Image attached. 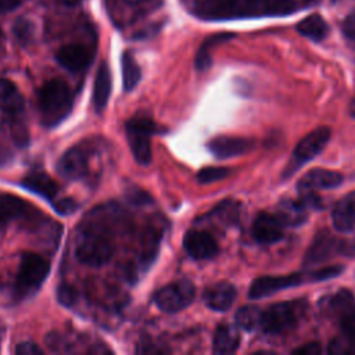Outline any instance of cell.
Masks as SVG:
<instances>
[{
  "label": "cell",
  "instance_id": "obj_43",
  "mask_svg": "<svg viewBox=\"0 0 355 355\" xmlns=\"http://www.w3.org/2000/svg\"><path fill=\"white\" fill-rule=\"evenodd\" d=\"M24 0H0V12H8L15 10Z\"/></svg>",
  "mask_w": 355,
  "mask_h": 355
},
{
  "label": "cell",
  "instance_id": "obj_38",
  "mask_svg": "<svg viewBox=\"0 0 355 355\" xmlns=\"http://www.w3.org/2000/svg\"><path fill=\"white\" fill-rule=\"evenodd\" d=\"M343 32H344V35H345L349 40L355 42V10H352V11L345 17V19H344V22H343Z\"/></svg>",
  "mask_w": 355,
  "mask_h": 355
},
{
  "label": "cell",
  "instance_id": "obj_21",
  "mask_svg": "<svg viewBox=\"0 0 355 355\" xmlns=\"http://www.w3.org/2000/svg\"><path fill=\"white\" fill-rule=\"evenodd\" d=\"M112 87V79H111V71L108 64L101 62V65L97 69L94 85H93V105L96 112H101L108 103L110 94Z\"/></svg>",
  "mask_w": 355,
  "mask_h": 355
},
{
  "label": "cell",
  "instance_id": "obj_3",
  "mask_svg": "<svg viewBox=\"0 0 355 355\" xmlns=\"http://www.w3.org/2000/svg\"><path fill=\"white\" fill-rule=\"evenodd\" d=\"M331 130L327 126H320L305 135L295 146L291 159L288 161L283 178H288L295 173L304 164L313 159L329 143Z\"/></svg>",
  "mask_w": 355,
  "mask_h": 355
},
{
  "label": "cell",
  "instance_id": "obj_28",
  "mask_svg": "<svg viewBox=\"0 0 355 355\" xmlns=\"http://www.w3.org/2000/svg\"><path fill=\"white\" fill-rule=\"evenodd\" d=\"M261 319H262V311L254 305L241 306V308H239V311L234 315L236 324L240 329L247 330V331L261 327Z\"/></svg>",
  "mask_w": 355,
  "mask_h": 355
},
{
  "label": "cell",
  "instance_id": "obj_33",
  "mask_svg": "<svg viewBox=\"0 0 355 355\" xmlns=\"http://www.w3.org/2000/svg\"><path fill=\"white\" fill-rule=\"evenodd\" d=\"M295 0H263L262 12L268 15H284L294 10Z\"/></svg>",
  "mask_w": 355,
  "mask_h": 355
},
{
  "label": "cell",
  "instance_id": "obj_19",
  "mask_svg": "<svg viewBox=\"0 0 355 355\" xmlns=\"http://www.w3.org/2000/svg\"><path fill=\"white\" fill-rule=\"evenodd\" d=\"M55 58L58 64L65 69L71 72H79L87 68L92 61V54L82 44H67L57 51Z\"/></svg>",
  "mask_w": 355,
  "mask_h": 355
},
{
  "label": "cell",
  "instance_id": "obj_29",
  "mask_svg": "<svg viewBox=\"0 0 355 355\" xmlns=\"http://www.w3.org/2000/svg\"><path fill=\"white\" fill-rule=\"evenodd\" d=\"M234 35L232 33H218V35H214L211 37H208L202 46L200 47L198 53H197V57H196V68L198 71H204L207 68H209L211 65V55H209V49L220 42H226L229 39H232Z\"/></svg>",
  "mask_w": 355,
  "mask_h": 355
},
{
  "label": "cell",
  "instance_id": "obj_44",
  "mask_svg": "<svg viewBox=\"0 0 355 355\" xmlns=\"http://www.w3.org/2000/svg\"><path fill=\"white\" fill-rule=\"evenodd\" d=\"M349 114L355 118V97L352 98V101H351V104H349Z\"/></svg>",
  "mask_w": 355,
  "mask_h": 355
},
{
  "label": "cell",
  "instance_id": "obj_42",
  "mask_svg": "<svg viewBox=\"0 0 355 355\" xmlns=\"http://www.w3.org/2000/svg\"><path fill=\"white\" fill-rule=\"evenodd\" d=\"M322 348L318 343H308L297 349L293 351V354H298V355H316V354H320Z\"/></svg>",
  "mask_w": 355,
  "mask_h": 355
},
{
  "label": "cell",
  "instance_id": "obj_41",
  "mask_svg": "<svg viewBox=\"0 0 355 355\" xmlns=\"http://www.w3.org/2000/svg\"><path fill=\"white\" fill-rule=\"evenodd\" d=\"M338 254H343L345 257H355V234L351 239L340 240Z\"/></svg>",
  "mask_w": 355,
  "mask_h": 355
},
{
  "label": "cell",
  "instance_id": "obj_4",
  "mask_svg": "<svg viewBox=\"0 0 355 355\" xmlns=\"http://www.w3.org/2000/svg\"><path fill=\"white\" fill-rule=\"evenodd\" d=\"M157 132L158 128L148 118L137 116L126 123V139L136 162L140 165L146 166L151 162L150 136Z\"/></svg>",
  "mask_w": 355,
  "mask_h": 355
},
{
  "label": "cell",
  "instance_id": "obj_40",
  "mask_svg": "<svg viewBox=\"0 0 355 355\" xmlns=\"http://www.w3.org/2000/svg\"><path fill=\"white\" fill-rule=\"evenodd\" d=\"M76 207H78V204L72 198H62L54 204V209L62 215L72 214L76 209Z\"/></svg>",
  "mask_w": 355,
  "mask_h": 355
},
{
  "label": "cell",
  "instance_id": "obj_34",
  "mask_svg": "<svg viewBox=\"0 0 355 355\" xmlns=\"http://www.w3.org/2000/svg\"><path fill=\"white\" fill-rule=\"evenodd\" d=\"M230 173L229 169L222 166H205L197 172V180L200 183H212L226 178Z\"/></svg>",
  "mask_w": 355,
  "mask_h": 355
},
{
  "label": "cell",
  "instance_id": "obj_32",
  "mask_svg": "<svg viewBox=\"0 0 355 355\" xmlns=\"http://www.w3.org/2000/svg\"><path fill=\"white\" fill-rule=\"evenodd\" d=\"M329 352L333 355H351L355 354V338L341 333L329 343Z\"/></svg>",
  "mask_w": 355,
  "mask_h": 355
},
{
  "label": "cell",
  "instance_id": "obj_20",
  "mask_svg": "<svg viewBox=\"0 0 355 355\" xmlns=\"http://www.w3.org/2000/svg\"><path fill=\"white\" fill-rule=\"evenodd\" d=\"M284 226L297 227L305 223L308 219V207L304 201L294 198H284L276 207L275 214Z\"/></svg>",
  "mask_w": 355,
  "mask_h": 355
},
{
  "label": "cell",
  "instance_id": "obj_10",
  "mask_svg": "<svg viewBox=\"0 0 355 355\" xmlns=\"http://www.w3.org/2000/svg\"><path fill=\"white\" fill-rule=\"evenodd\" d=\"M297 324V308L294 304H273L262 312L261 329L269 334H280Z\"/></svg>",
  "mask_w": 355,
  "mask_h": 355
},
{
  "label": "cell",
  "instance_id": "obj_6",
  "mask_svg": "<svg viewBox=\"0 0 355 355\" xmlns=\"http://www.w3.org/2000/svg\"><path fill=\"white\" fill-rule=\"evenodd\" d=\"M323 309L338 322L341 331L355 338V297L347 288L323 298Z\"/></svg>",
  "mask_w": 355,
  "mask_h": 355
},
{
  "label": "cell",
  "instance_id": "obj_2",
  "mask_svg": "<svg viewBox=\"0 0 355 355\" xmlns=\"http://www.w3.org/2000/svg\"><path fill=\"white\" fill-rule=\"evenodd\" d=\"M72 103L71 89L64 80L51 79L46 82L37 96L40 122L47 128L58 125L71 112Z\"/></svg>",
  "mask_w": 355,
  "mask_h": 355
},
{
  "label": "cell",
  "instance_id": "obj_17",
  "mask_svg": "<svg viewBox=\"0 0 355 355\" xmlns=\"http://www.w3.org/2000/svg\"><path fill=\"white\" fill-rule=\"evenodd\" d=\"M343 175L336 172V171H330V169H311L309 172H306L300 182L297 183L298 191L301 190H320V189H333L337 187L343 183Z\"/></svg>",
  "mask_w": 355,
  "mask_h": 355
},
{
  "label": "cell",
  "instance_id": "obj_45",
  "mask_svg": "<svg viewBox=\"0 0 355 355\" xmlns=\"http://www.w3.org/2000/svg\"><path fill=\"white\" fill-rule=\"evenodd\" d=\"M64 4H68V6H73V4H78L80 0H61Z\"/></svg>",
  "mask_w": 355,
  "mask_h": 355
},
{
  "label": "cell",
  "instance_id": "obj_12",
  "mask_svg": "<svg viewBox=\"0 0 355 355\" xmlns=\"http://www.w3.org/2000/svg\"><path fill=\"white\" fill-rule=\"evenodd\" d=\"M255 146V141L245 137H234V136H218L207 143L208 150L216 158H232L241 154L248 153Z\"/></svg>",
  "mask_w": 355,
  "mask_h": 355
},
{
  "label": "cell",
  "instance_id": "obj_22",
  "mask_svg": "<svg viewBox=\"0 0 355 355\" xmlns=\"http://www.w3.org/2000/svg\"><path fill=\"white\" fill-rule=\"evenodd\" d=\"M21 186H24L26 190L33 191L35 194L46 198V200H53L58 191L57 183L46 173L43 172H32L26 175L21 180Z\"/></svg>",
  "mask_w": 355,
  "mask_h": 355
},
{
  "label": "cell",
  "instance_id": "obj_46",
  "mask_svg": "<svg viewBox=\"0 0 355 355\" xmlns=\"http://www.w3.org/2000/svg\"><path fill=\"white\" fill-rule=\"evenodd\" d=\"M0 37H1V32H0Z\"/></svg>",
  "mask_w": 355,
  "mask_h": 355
},
{
  "label": "cell",
  "instance_id": "obj_14",
  "mask_svg": "<svg viewBox=\"0 0 355 355\" xmlns=\"http://www.w3.org/2000/svg\"><path fill=\"white\" fill-rule=\"evenodd\" d=\"M87 168L89 158L80 147L69 148L61 155L60 161L57 162L58 173L68 180H76L83 178L87 173Z\"/></svg>",
  "mask_w": 355,
  "mask_h": 355
},
{
  "label": "cell",
  "instance_id": "obj_25",
  "mask_svg": "<svg viewBox=\"0 0 355 355\" xmlns=\"http://www.w3.org/2000/svg\"><path fill=\"white\" fill-rule=\"evenodd\" d=\"M297 31L311 40L320 42L327 36L329 25L320 15L312 14L297 24Z\"/></svg>",
  "mask_w": 355,
  "mask_h": 355
},
{
  "label": "cell",
  "instance_id": "obj_24",
  "mask_svg": "<svg viewBox=\"0 0 355 355\" xmlns=\"http://www.w3.org/2000/svg\"><path fill=\"white\" fill-rule=\"evenodd\" d=\"M240 334L230 324H220L215 330L212 348L215 354H232L239 348Z\"/></svg>",
  "mask_w": 355,
  "mask_h": 355
},
{
  "label": "cell",
  "instance_id": "obj_5",
  "mask_svg": "<svg viewBox=\"0 0 355 355\" xmlns=\"http://www.w3.org/2000/svg\"><path fill=\"white\" fill-rule=\"evenodd\" d=\"M196 295V288L190 280H178L171 284L161 287L154 294L155 305L166 312V313H176L184 308H187Z\"/></svg>",
  "mask_w": 355,
  "mask_h": 355
},
{
  "label": "cell",
  "instance_id": "obj_37",
  "mask_svg": "<svg viewBox=\"0 0 355 355\" xmlns=\"http://www.w3.org/2000/svg\"><path fill=\"white\" fill-rule=\"evenodd\" d=\"M15 352L19 355H40L43 354V351L39 348V345H36L32 341H22L17 345Z\"/></svg>",
  "mask_w": 355,
  "mask_h": 355
},
{
  "label": "cell",
  "instance_id": "obj_36",
  "mask_svg": "<svg viewBox=\"0 0 355 355\" xmlns=\"http://www.w3.org/2000/svg\"><path fill=\"white\" fill-rule=\"evenodd\" d=\"M14 35L15 37L22 42V43H28L32 39V33H33V26L29 21L26 19H18L14 25Z\"/></svg>",
  "mask_w": 355,
  "mask_h": 355
},
{
  "label": "cell",
  "instance_id": "obj_9",
  "mask_svg": "<svg viewBox=\"0 0 355 355\" xmlns=\"http://www.w3.org/2000/svg\"><path fill=\"white\" fill-rule=\"evenodd\" d=\"M49 270L50 265L43 257L35 252H24L18 266L17 284L22 290L36 288L46 280Z\"/></svg>",
  "mask_w": 355,
  "mask_h": 355
},
{
  "label": "cell",
  "instance_id": "obj_31",
  "mask_svg": "<svg viewBox=\"0 0 355 355\" xmlns=\"http://www.w3.org/2000/svg\"><path fill=\"white\" fill-rule=\"evenodd\" d=\"M10 132L14 143L19 147H25L29 143V132L24 122V112H17L8 115Z\"/></svg>",
  "mask_w": 355,
  "mask_h": 355
},
{
  "label": "cell",
  "instance_id": "obj_26",
  "mask_svg": "<svg viewBox=\"0 0 355 355\" xmlns=\"http://www.w3.org/2000/svg\"><path fill=\"white\" fill-rule=\"evenodd\" d=\"M28 209V204L17 196L4 194L0 197V223H8L21 218Z\"/></svg>",
  "mask_w": 355,
  "mask_h": 355
},
{
  "label": "cell",
  "instance_id": "obj_1",
  "mask_svg": "<svg viewBox=\"0 0 355 355\" xmlns=\"http://www.w3.org/2000/svg\"><path fill=\"white\" fill-rule=\"evenodd\" d=\"M343 272V268L340 265L336 266H326L316 270H308V272H295L284 276H262L255 279L248 290V297L251 300H259L262 297H269L277 291H282L284 288L295 287L304 283L311 282H322L327 279H333L338 276Z\"/></svg>",
  "mask_w": 355,
  "mask_h": 355
},
{
  "label": "cell",
  "instance_id": "obj_8",
  "mask_svg": "<svg viewBox=\"0 0 355 355\" xmlns=\"http://www.w3.org/2000/svg\"><path fill=\"white\" fill-rule=\"evenodd\" d=\"M263 0H205L204 15L215 18L252 17L262 12Z\"/></svg>",
  "mask_w": 355,
  "mask_h": 355
},
{
  "label": "cell",
  "instance_id": "obj_18",
  "mask_svg": "<svg viewBox=\"0 0 355 355\" xmlns=\"http://www.w3.org/2000/svg\"><path fill=\"white\" fill-rule=\"evenodd\" d=\"M237 295L236 287L227 282H219L204 291V302L208 308L218 311V312H225L227 311L232 304L234 302Z\"/></svg>",
  "mask_w": 355,
  "mask_h": 355
},
{
  "label": "cell",
  "instance_id": "obj_13",
  "mask_svg": "<svg viewBox=\"0 0 355 355\" xmlns=\"http://www.w3.org/2000/svg\"><path fill=\"white\" fill-rule=\"evenodd\" d=\"M338 244L340 240L329 232H319L305 252L304 265H316L327 261L334 257V254H338Z\"/></svg>",
  "mask_w": 355,
  "mask_h": 355
},
{
  "label": "cell",
  "instance_id": "obj_30",
  "mask_svg": "<svg viewBox=\"0 0 355 355\" xmlns=\"http://www.w3.org/2000/svg\"><path fill=\"white\" fill-rule=\"evenodd\" d=\"M212 215L216 216L220 223L233 226L240 219V204L233 200H226L212 211Z\"/></svg>",
  "mask_w": 355,
  "mask_h": 355
},
{
  "label": "cell",
  "instance_id": "obj_16",
  "mask_svg": "<svg viewBox=\"0 0 355 355\" xmlns=\"http://www.w3.org/2000/svg\"><path fill=\"white\" fill-rule=\"evenodd\" d=\"M331 220L337 232L348 233L355 229V191L347 193L334 204Z\"/></svg>",
  "mask_w": 355,
  "mask_h": 355
},
{
  "label": "cell",
  "instance_id": "obj_15",
  "mask_svg": "<svg viewBox=\"0 0 355 355\" xmlns=\"http://www.w3.org/2000/svg\"><path fill=\"white\" fill-rule=\"evenodd\" d=\"M283 223L276 215L259 212L254 219L251 232L254 239L261 244H272L283 237Z\"/></svg>",
  "mask_w": 355,
  "mask_h": 355
},
{
  "label": "cell",
  "instance_id": "obj_11",
  "mask_svg": "<svg viewBox=\"0 0 355 355\" xmlns=\"http://www.w3.org/2000/svg\"><path fill=\"white\" fill-rule=\"evenodd\" d=\"M183 247L194 259H208L215 257L219 251L214 236L202 230H189L183 237Z\"/></svg>",
  "mask_w": 355,
  "mask_h": 355
},
{
  "label": "cell",
  "instance_id": "obj_35",
  "mask_svg": "<svg viewBox=\"0 0 355 355\" xmlns=\"http://www.w3.org/2000/svg\"><path fill=\"white\" fill-rule=\"evenodd\" d=\"M57 298L64 306H72L78 301V291L69 284H61L57 288Z\"/></svg>",
  "mask_w": 355,
  "mask_h": 355
},
{
  "label": "cell",
  "instance_id": "obj_39",
  "mask_svg": "<svg viewBox=\"0 0 355 355\" xmlns=\"http://www.w3.org/2000/svg\"><path fill=\"white\" fill-rule=\"evenodd\" d=\"M128 198L130 202L136 204V205H144V204H150L151 202V198L147 193H144L143 190L140 189H133L129 191L128 194Z\"/></svg>",
  "mask_w": 355,
  "mask_h": 355
},
{
  "label": "cell",
  "instance_id": "obj_7",
  "mask_svg": "<svg viewBox=\"0 0 355 355\" xmlns=\"http://www.w3.org/2000/svg\"><path fill=\"white\" fill-rule=\"evenodd\" d=\"M112 245L101 234L85 232L79 236L75 255L79 262L90 266H101L112 257Z\"/></svg>",
  "mask_w": 355,
  "mask_h": 355
},
{
  "label": "cell",
  "instance_id": "obj_23",
  "mask_svg": "<svg viewBox=\"0 0 355 355\" xmlns=\"http://www.w3.org/2000/svg\"><path fill=\"white\" fill-rule=\"evenodd\" d=\"M25 104L17 86L7 79H0V110L7 115L24 112Z\"/></svg>",
  "mask_w": 355,
  "mask_h": 355
},
{
  "label": "cell",
  "instance_id": "obj_27",
  "mask_svg": "<svg viewBox=\"0 0 355 355\" xmlns=\"http://www.w3.org/2000/svg\"><path fill=\"white\" fill-rule=\"evenodd\" d=\"M122 65V82H123V90L130 92L135 89V86L139 83L141 78V71L139 64L136 62L135 57L130 51H125L121 58Z\"/></svg>",
  "mask_w": 355,
  "mask_h": 355
}]
</instances>
